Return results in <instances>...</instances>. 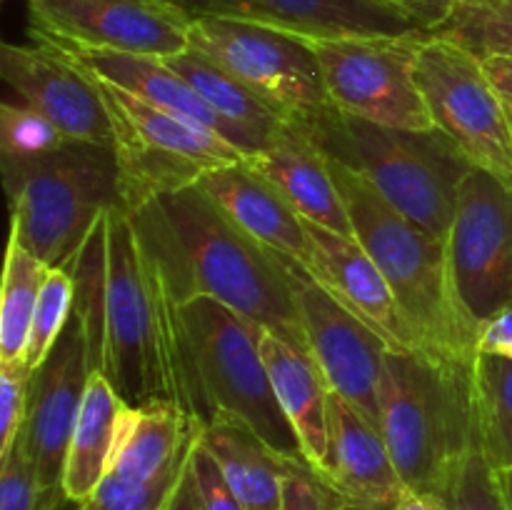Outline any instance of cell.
<instances>
[{
	"label": "cell",
	"mask_w": 512,
	"mask_h": 510,
	"mask_svg": "<svg viewBox=\"0 0 512 510\" xmlns=\"http://www.w3.org/2000/svg\"><path fill=\"white\" fill-rule=\"evenodd\" d=\"M345 498L303 460H288L283 483V510H340Z\"/></svg>",
	"instance_id": "35"
},
{
	"label": "cell",
	"mask_w": 512,
	"mask_h": 510,
	"mask_svg": "<svg viewBox=\"0 0 512 510\" xmlns=\"http://www.w3.org/2000/svg\"><path fill=\"white\" fill-rule=\"evenodd\" d=\"M455 295L475 325L512 303V188L470 168L445 235Z\"/></svg>",
	"instance_id": "12"
},
{
	"label": "cell",
	"mask_w": 512,
	"mask_h": 510,
	"mask_svg": "<svg viewBox=\"0 0 512 510\" xmlns=\"http://www.w3.org/2000/svg\"><path fill=\"white\" fill-rule=\"evenodd\" d=\"M340 510H365V508H360V505H353V503H345Z\"/></svg>",
	"instance_id": "46"
},
{
	"label": "cell",
	"mask_w": 512,
	"mask_h": 510,
	"mask_svg": "<svg viewBox=\"0 0 512 510\" xmlns=\"http://www.w3.org/2000/svg\"><path fill=\"white\" fill-rule=\"evenodd\" d=\"M68 135L23 103L0 105V160H28L58 150Z\"/></svg>",
	"instance_id": "33"
},
{
	"label": "cell",
	"mask_w": 512,
	"mask_h": 510,
	"mask_svg": "<svg viewBox=\"0 0 512 510\" xmlns=\"http://www.w3.org/2000/svg\"><path fill=\"white\" fill-rule=\"evenodd\" d=\"M30 38L60 48L173 58L190 48V18L170 0H43L28 5Z\"/></svg>",
	"instance_id": "13"
},
{
	"label": "cell",
	"mask_w": 512,
	"mask_h": 510,
	"mask_svg": "<svg viewBox=\"0 0 512 510\" xmlns=\"http://www.w3.org/2000/svg\"><path fill=\"white\" fill-rule=\"evenodd\" d=\"M440 500L448 510H512L500 485L498 468L473 448L463 463L455 468L453 478L445 485Z\"/></svg>",
	"instance_id": "34"
},
{
	"label": "cell",
	"mask_w": 512,
	"mask_h": 510,
	"mask_svg": "<svg viewBox=\"0 0 512 510\" xmlns=\"http://www.w3.org/2000/svg\"><path fill=\"white\" fill-rule=\"evenodd\" d=\"M195 373L193 420L240 425L285 460H303V448L275 398L260 340L265 328L213 298L180 303Z\"/></svg>",
	"instance_id": "5"
},
{
	"label": "cell",
	"mask_w": 512,
	"mask_h": 510,
	"mask_svg": "<svg viewBox=\"0 0 512 510\" xmlns=\"http://www.w3.org/2000/svg\"><path fill=\"white\" fill-rule=\"evenodd\" d=\"M103 238L98 370L130 408L165 400L158 308L130 213L118 205L110 208L103 215Z\"/></svg>",
	"instance_id": "8"
},
{
	"label": "cell",
	"mask_w": 512,
	"mask_h": 510,
	"mask_svg": "<svg viewBox=\"0 0 512 510\" xmlns=\"http://www.w3.org/2000/svg\"><path fill=\"white\" fill-rule=\"evenodd\" d=\"M473 365L418 350L385 355L380 430L408 490L440 500L455 468L478 448Z\"/></svg>",
	"instance_id": "3"
},
{
	"label": "cell",
	"mask_w": 512,
	"mask_h": 510,
	"mask_svg": "<svg viewBox=\"0 0 512 510\" xmlns=\"http://www.w3.org/2000/svg\"><path fill=\"white\" fill-rule=\"evenodd\" d=\"M190 465V460H188ZM185 468L173 470V473L163 475L155 480H125L118 475L108 473L93 493L80 503L83 510H165L173 500L175 490L183 483Z\"/></svg>",
	"instance_id": "32"
},
{
	"label": "cell",
	"mask_w": 512,
	"mask_h": 510,
	"mask_svg": "<svg viewBox=\"0 0 512 510\" xmlns=\"http://www.w3.org/2000/svg\"><path fill=\"white\" fill-rule=\"evenodd\" d=\"M93 370L88 328L73 308L58 343L30 373L28 410L18 435L20 450L35 468L43 493H63L70 438Z\"/></svg>",
	"instance_id": "14"
},
{
	"label": "cell",
	"mask_w": 512,
	"mask_h": 510,
	"mask_svg": "<svg viewBox=\"0 0 512 510\" xmlns=\"http://www.w3.org/2000/svg\"><path fill=\"white\" fill-rule=\"evenodd\" d=\"M475 443L498 470L512 468V360L478 355L473 365Z\"/></svg>",
	"instance_id": "28"
},
{
	"label": "cell",
	"mask_w": 512,
	"mask_h": 510,
	"mask_svg": "<svg viewBox=\"0 0 512 510\" xmlns=\"http://www.w3.org/2000/svg\"><path fill=\"white\" fill-rule=\"evenodd\" d=\"M130 218L145 255L180 303L220 300L308 350L295 303V285L305 275L245 235L198 185L160 195Z\"/></svg>",
	"instance_id": "1"
},
{
	"label": "cell",
	"mask_w": 512,
	"mask_h": 510,
	"mask_svg": "<svg viewBox=\"0 0 512 510\" xmlns=\"http://www.w3.org/2000/svg\"><path fill=\"white\" fill-rule=\"evenodd\" d=\"M333 165L358 243L393 288L418 353L473 365L480 328L468 318L450 280L445 240L415 225L380 198L363 178Z\"/></svg>",
	"instance_id": "2"
},
{
	"label": "cell",
	"mask_w": 512,
	"mask_h": 510,
	"mask_svg": "<svg viewBox=\"0 0 512 510\" xmlns=\"http://www.w3.org/2000/svg\"><path fill=\"white\" fill-rule=\"evenodd\" d=\"M165 510H203V503H200L198 498V490H195L193 475H190V465L183 483H180V488L175 490L173 500H170V505Z\"/></svg>",
	"instance_id": "42"
},
{
	"label": "cell",
	"mask_w": 512,
	"mask_h": 510,
	"mask_svg": "<svg viewBox=\"0 0 512 510\" xmlns=\"http://www.w3.org/2000/svg\"><path fill=\"white\" fill-rule=\"evenodd\" d=\"M190 475H193L203 510H243L238 495L233 493L228 478H225L223 468H220V463L200 438L195 443L193 453H190Z\"/></svg>",
	"instance_id": "38"
},
{
	"label": "cell",
	"mask_w": 512,
	"mask_h": 510,
	"mask_svg": "<svg viewBox=\"0 0 512 510\" xmlns=\"http://www.w3.org/2000/svg\"><path fill=\"white\" fill-rule=\"evenodd\" d=\"M25 3H28V5H33V3H43V0H25Z\"/></svg>",
	"instance_id": "47"
},
{
	"label": "cell",
	"mask_w": 512,
	"mask_h": 510,
	"mask_svg": "<svg viewBox=\"0 0 512 510\" xmlns=\"http://www.w3.org/2000/svg\"><path fill=\"white\" fill-rule=\"evenodd\" d=\"M30 370L25 363H0V460L18 443L28 410Z\"/></svg>",
	"instance_id": "36"
},
{
	"label": "cell",
	"mask_w": 512,
	"mask_h": 510,
	"mask_svg": "<svg viewBox=\"0 0 512 510\" xmlns=\"http://www.w3.org/2000/svg\"><path fill=\"white\" fill-rule=\"evenodd\" d=\"M75 308V280L68 268H50L30 323L25 368L33 373L50 355Z\"/></svg>",
	"instance_id": "31"
},
{
	"label": "cell",
	"mask_w": 512,
	"mask_h": 510,
	"mask_svg": "<svg viewBox=\"0 0 512 510\" xmlns=\"http://www.w3.org/2000/svg\"><path fill=\"white\" fill-rule=\"evenodd\" d=\"M265 368L273 383L275 398L288 415L303 448L305 463L323 475L328 458V403L330 385L313 353L288 343L273 330L260 340Z\"/></svg>",
	"instance_id": "23"
},
{
	"label": "cell",
	"mask_w": 512,
	"mask_h": 510,
	"mask_svg": "<svg viewBox=\"0 0 512 510\" xmlns=\"http://www.w3.org/2000/svg\"><path fill=\"white\" fill-rule=\"evenodd\" d=\"M95 85L113 125L120 208L125 213L145 208L160 195L198 185L210 170L245 160V153L220 135L163 113L103 78H95Z\"/></svg>",
	"instance_id": "7"
},
{
	"label": "cell",
	"mask_w": 512,
	"mask_h": 510,
	"mask_svg": "<svg viewBox=\"0 0 512 510\" xmlns=\"http://www.w3.org/2000/svg\"><path fill=\"white\" fill-rule=\"evenodd\" d=\"M48 270L10 235L0 295V363H25L30 323Z\"/></svg>",
	"instance_id": "29"
},
{
	"label": "cell",
	"mask_w": 512,
	"mask_h": 510,
	"mask_svg": "<svg viewBox=\"0 0 512 510\" xmlns=\"http://www.w3.org/2000/svg\"><path fill=\"white\" fill-rule=\"evenodd\" d=\"M190 18H228L295 38L428 33L388 0H170Z\"/></svg>",
	"instance_id": "17"
},
{
	"label": "cell",
	"mask_w": 512,
	"mask_h": 510,
	"mask_svg": "<svg viewBox=\"0 0 512 510\" xmlns=\"http://www.w3.org/2000/svg\"><path fill=\"white\" fill-rule=\"evenodd\" d=\"M295 303L308 350L330 390L380 428V380L388 343L313 280H298Z\"/></svg>",
	"instance_id": "15"
},
{
	"label": "cell",
	"mask_w": 512,
	"mask_h": 510,
	"mask_svg": "<svg viewBox=\"0 0 512 510\" xmlns=\"http://www.w3.org/2000/svg\"><path fill=\"white\" fill-rule=\"evenodd\" d=\"M323 478L345 503L365 510H395L405 488L383 430L330 390L328 458Z\"/></svg>",
	"instance_id": "20"
},
{
	"label": "cell",
	"mask_w": 512,
	"mask_h": 510,
	"mask_svg": "<svg viewBox=\"0 0 512 510\" xmlns=\"http://www.w3.org/2000/svg\"><path fill=\"white\" fill-rule=\"evenodd\" d=\"M395 510H448L443 500L433 498V495L415 493V490H405L403 498L398 500Z\"/></svg>",
	"instance_id": "43"
},
{
	"label": "cell",
	"mask_w": 512,
	"mask_h": 510,
	"mask_svg": "<svg viewBox=\"0 0 512 510\" xmlns=\"http://www.w3.org/2000/svg\"><path fill=\"white\" fill-rule=\"evenodd\" d=\"M38 475L20 445L0 460V510H40Z\"/></svg>",
	"instance_id": "37"
},
{
	"label": "cell",
	"mask_w": 512,
	"mask_h": 510,
	"mask_svg": "<svg viewBox=\"0 0 512 510\" xmlns=\"http://www.w3.org/2000/svg\"><path fill=\"white\" fill-rule=\"evenodd\" d=\"M165 63L190 83V88L228 123L238 125L258 143V148H268L275 140L283 138L288 125L253 93L245 83H240L223 65L213 63L198 50L188 48L185 53L165 58Z\"/></svg>",
	"instance_id": "27"
},
{
	"label": "cell",
	"mask_w": 512,
	"mask_h": 510,
	"mask_svg": "<svg viewBox=\"0 0 512 510\" xmlns=\"http://www.w3.org/2000/svg\"><path fill=\"white\" fill-rule=\"evenodd\" d=\"M198 438L193 420L170 400L125 405L108 473L125 480L163 478L188 465Z\"/></svg>",
	"instance_id": "24"
},
{
	"label": "cell",
	"mask_w": 512,
	"mask_h": 510,
	"mask_svg": "<svg viewBox=\"0 0 512 510\" xmlns=\"http://www.w3.org/2000/svg\"><path fill=\"white\" fill-rule=\"evenodd\" d=\"M483 68L485 73H488L490 83L495 85L498 95L503 98L505 108H508L512 115V58H500V55L485 58Z\"/></svg>",
	"instance_id": "41"
},
{
	"label": "cell",
	"mask_w": 512,
	"mask_h": 510,
	"mask_svg": "<svg viewBox=\"0 0 512 510\" xmlns=\"http://www.w3.org/2000/svg\"><path fill=\"white\" fill-rule=\"evenodd\" d=\"M390 5L408 13L410 18L418 20L428 33H433L440 23L450 15L455 0H388Z\"/></svg>",
	"instance_id": "40"
},
{
	"label": "cell",
	"mask_w": 512,
	"mask_h": 510,
	"mask_svg": "<svg viewBox=\"0 0 512 510\" xmlns=\"http://www.w3.org/2000/svg\"><path fill=\"white\" fill-rule=\"evenodd\" d=\"M498 478H500V485H503L505 498H508V503H510V508H512V468L498 470Z\"/></svg>",
	"instance_id": "45"
},
{
	"label": "cell",
	"mask_w": 512,
	"mask_h": 510,
	"mask_svg": "<svg viewBox=\"0 0 512 510\" xmlns=\"http://www.w3.org/2000/svg\"><path fill=\"white\" fill-rule=\"evenodd\" d=\"M425 33L303 38L315 53L335 110L400 130H438L415 78Z\"/></svg>",
	"instance_id": "11"
},
{
	"label": "cell",
	"mask_w": 512,
	"mask_h": 510,
	"mask_svg": "<svg viewBox=\"0 0 512 510\" xmlns=\"http://www.w3.org/2000/svg\"><path fill=\"white\" fill-rule=\"evenodd\" d=\"M485 58H512V0H455L448 18L433 30Z\"/></svg>",
	"instance_id": "30"
},
{
	"label": "cell",
	"mask_w": 512,
	"mask_h": 510,
	"mask_svg": "<svg viewBox=\"0 0 512 510\" xmlns=\"http://www.w3.org/2000/svg\"><path fill=\"white\" fill-rule=\"evenodd\" d=\"M190 48L248 85L288 128L335 113L315 53L303 38L228 18H193Z\"/></svg>",
	"instance_id": "9"
},
{
	"label": "cell",
	"mask_w": 512,
	"mask_h": 510,
	"mask_svg": "<svg viewBox=\"0 0 512 510\" xmlns=\"http://www.w3.org/2000/svg\"><path fill=\"white\" fill-rule=\"evenodd\" d=\"M10 235L48 268H65L110 208H120L110 145L68 140L28 160H0Z\"/></svg>",
	"instance_id": "6"
},
{
	"label": "cell",
	"mask_w": 512,
	"mask_h": 510,
	"mask_svg": "<svg viewBox=\"0 0 512 510\" xmlns=\"http://www.w3.org/2000/svg\"><path fill=\"white\" fill-rule=\"evenodd\" d=\"M200 440L220 463L243 510H283L288 460L240 425H208L200 430Z\"/></svg>",
	"instance_id": "26"
},
{
	"label": "cell",
	"mask_w": 512,
	"mask_h": 510,
	"mask_svg": "<svg viewBox=\"0 0 512 510\" xmlns=\"http://www.w3.org/2000/svg\"><path fill=\"white\" fill-rule=\"evenodd\" d=\"M198 188L265 250L295 273L313 280L315 250L305 220L248 165L210 170Z\"/></svg>",
	"instance_id": "19"
},
{
	"label": "cell",
	"mask_w": 512,
	"mask_h": 510,
	"mask_svg": "<svg viewBox=\"0 0 512 510\" xmlns=\"http://www.w3.org/2000/svg\"><path fill=\"white\" fill-rule=\"evenodd\" d=\"M298 133L363 178L398 213L445 240L473 165L440 130L385 128L335 110Z\"/></svg>",
	"instance_id": "4"
},
{
	"label": "cell",
	"mask_w": 512,
	"mask_h": 510,
	"mask_svg": "<svg viewBox=\"0 0 512 510\" xmlns=\"http://www.w3.org/2000/svg\"><path fill=\"white\" fill-rule=\"evenodd\" d=\"M478 355H500L512 360V303L480 325Z\"/></svg>",
	"instance_id": "39"
},
{
	"label": "cell",
	"mask_w": 512,
	"mask_h": 510,
	"mask_svg": "<svg viewBox=\"0 0 512 510\" xmlns=\"http://www.w3.org/2000/svg\"><path fill=\"white\" fill-rule=\"evenodd\" d=\"M0 75L20 103L38 110L70 140L113 148V125L95 78L55 45L3 43Z\"/></svg>",
	"instance_id": "16"
},
{
	"label": "cell",
	"mask_w": 512,
	"mask_h": 510,
	"mask_svg": "<svg viewBox=\"0 0 512 510\" xmlns=\"http://www.w3.org/2000/svg\"><path fill=\"white\" fill-rule=\"evenodd\" d=\"M415 78L435 128L473 168L512 188V115L483 60L453 40L425 33L415 53Z\"/></svg>",
	"instance_id": "10"
},
{
	"label": "cell",
	"mask_w": 512,
	"mask_h": 510,
	"mask_svg": "<svg viewBox=\"0 0 512 510\" xmlns=\"http://www.w3.org/2000/svg\"><path fill=\"white\" fill-rule=\"evenodd\" d=\"M50 45V43H48ZM68 58H73L80 68L88 70L95 78H103L108 83L118 85V88L128 90V93L138 95L145 103L155 105L163 113L175 115V118L185 120L190 125L210 130V133L220 135L228 140L230 145L245 153V158L258 153V143L250 138L245 130L238 125L228 123L220 118L193 88L185 78H180L163 58H153V55H130V53H113V50H88V48H60Z\"/></svg>",
	"instance_id": "21"
},
{
	"label": "cell",
	"mask_w": 512,
	"mask_h": 510,
	"mask_svg": "<svg viewBox=\"0 0 512 510\" xmlns=\"http://www.w3.org/2000/svg\"><path fill=\"white\" fill-rule=\"evenodd\" d=\"M123 410L118 390L100 370H93L63 470V493L75 503H83L110 470Z\"/></svg>",
	"instance_id": "25"
},
{
	"label": "cell",
	"mask_w": 512,
	"mask_h": 510,
	"mask_svg": "<svg viewBox=\"0 0 512 510\" xmlns=\"http://www.w3.org/2000/svg\"><path fill=\"white\" fill-rule=\"evenodd\" d=\"M305 228L315 250L313 283L323 285L343 308H348L368 328H373L390 350L395 353L415 350L413 335L405 325L393 288L368 250L358 243V238L320 228L308 220H305Z\"/></svg>",
	"instance_id": "18"
},
{
	"label": "cell",
	"mask_w": 512,
	"mask_h": 510,
	"mask_svg": "<svg viewBox=\"0 0 512 510\" xmlns=\"http://www.w3.org/2000/svg\"><path fill=\"white\" fill-rule=\"evenodd\" d=\"M40 510H83L80 503L70 500L65 493H43L40 498Z\"/></svg>",
	"instance_id": "44"
},
{
	"label": "cell",
	"mask_w": 512,
	"mask_h": 510,
	"mask_svg": "<svg viewBox=\"0 0 512 510\" xmlns=\"http://www.w3.org/2000/svg\"><path fill=\"white\" fill-rule=\"evenodd\" d=\"M245 165L255 170L303 220L355 238L330 158L298 130L288 128L273 145L248 155Z\"/></svg>",
	"instance_id": "22"
}]
</instances>
